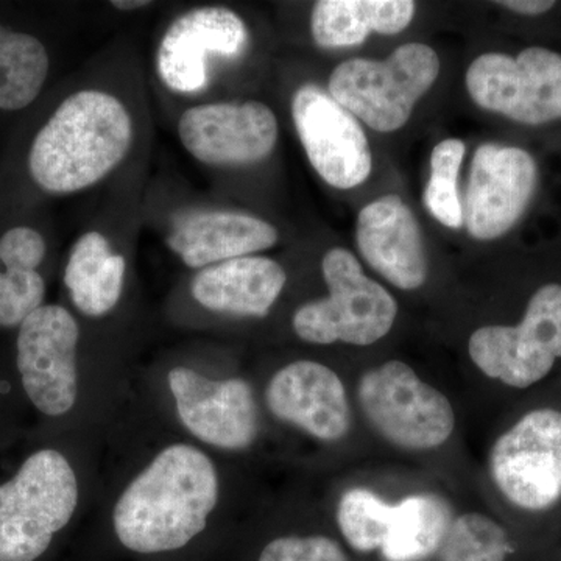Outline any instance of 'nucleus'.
Here are the masks:
<instances>
[{
	"mask_svg": "<svg viewBox=\"0 0 561 561\" xmlns=\"http://www.w3.org/2000/svg\"><path fill=\"white\" fill-rule=\"evenodd\" d=\"M219 500V478L209 457L190 445H172L121 494L114 530L138 553L176 551L206 529Z\"/></svg>",
	"mask_w": 561,
	"mask_h": 561,
	"instance_id": "f257e3e1",
	"label": "nucleus"
},
{
	"mask_svg": "<svg viewBox=\"0 0 561 561\" xmlns=\"http://www.w3.org/2000/svg\"><path fill=\"white\" fill-rule=\"evenodd\" d=\"M133 122L108 92L69 95L33 140L28 169L50 194H73L105 179L130 150Z\"/></svg>",
	"mask_w": 561,
	"mask_h": 561,
	"instance_id": "f03ea898",
	"label": "nucleus"
},
{
	"mask_svg": "<svg viewBox=\"0 0 561 561\" xmlns=\"http://www.w3.org/2000/svg\"><path fill=\"white\" fill-rule=\"evenodd\" d=\"M79 504V483L68 459L54 449L32 454L0 485V561H35Z\"/></svg>",
	"mask_w": 561,
	"mask_h": 561,
	"instance_id": "7ed1b4c3",
	"label": "nucleus"
},
{
	"mask_svg": "<svg viewBox=\"0 0 561 561\" xmlns=\"http://www.w3.org/2000/svg\"><path fill=\"white\" fill-rule=\"evenodd\" d=\"M440 73V60L432 47L409 43L387 60L365 58L343 61L331 73L330 95L373 130H400L411 119L416 102L431 90Z\"/></svg>",
	"mask_w": 561,
	"mask_h": 561,
	"instance_id": "20e7f679",
	"label": "nucleus"
},
{
	"mask_svg": "<svg viewBox=\"0 0 561 561\" xmlns=\"http://www.w3.org/2000/svg\"><path fill=\"white\" fill-rule=\"evenodd\" d=\"M330 297L301 306L294 330L301 341L368 346L389 334L398 305L381 284L368 278L359 261L345 249L328 251L321 261Z\"/></svg>",
	"mask_w": 561,
	"mask_h": 561,
	"instance_id": "39448f33",
	"label": "nucleus"
},
{
	"mask_svg": "<svg viewBox=\"0 0 561 561\" xmlns=\"http://www.w3.org/2000/svg\"><path fill=\"white\" fill-rule=\"evenodd\" d=\"M362 412L391 445L427 451L453 435L456 415L448 398L400 360L365 373L357 387Z\"/></svg>",
	"mask_w": 561,
	"mask_h": 561,
	"instance_id": "423d86ee",
	"label": "nucleus"
},
{
	"mask_svg": "<svg viewBox=\"0 0 561 561\" xmlns=\"http://www.w3.org/2000/svg\"><path fill=\"white\" fill-rule=\"evenodd\" d=\"M468 351L483 375L505 386L527 389L540 382L561 357L560 284H546L535 291L516 327L472 332Z\"/></svg>",
	"mask_w": 561,
	"mask_h": 561,
	"instance_id": "0eeeda50",
	"label": "nucleus"
},
{
	"mask_svg": "<svg viewBox=\"0 0 561 561\" xmlns=\"http://www.w3.org/2000/svg\"><path fill=\"white\" fill-rule=\"evenodd\" d=\"M467 90L483 110L526 125L561 119V55L529 47L516 57L483 54L471 62Z\"/></svg>",
	"mask_w": 561,
	"mask_h": 561,
	"instance_id": "6e6552de",
	"label": "nucleus"
},
{
	"mask_svg": "<svg viewBox=\"0 0 561 561\" xmlns=\"http://www.w3.org/2000/svg\"><path fill=\"white\" fill-rule=\"evenodd\" d=\"M490 472L516 507L541 512L561 500V412L538 409L501 435Z\"/></svg>",
	"mask_w": 561,
	"mask_h": 561,
	"instance_id": "1a4fd4ad",
	"label": "nucleus"
},
{
	"mask_svg": "<svg viewBox=\"0 0 561 561\" xmlns=\"http://www.w3.org/2000/svg\"><path fill=\"white\" fill-rule=\"evenodd\" d=\"M80 330L61 306H41L22 321L18 370L28 400L39 412L61 416L76 405L77 345Z\"/></svg>",
	"mask_w": 561,
	"mask_h": 561,
	"instance_id": "9d476101",
	"label": "nucleus"
},
{
	"mask_svg": "<svg viewBox=\"0 0 561 561\" xmlns=\"http://www.w3.org/2000/svg\"><path fill=\"white\" fill-rule=\"evenodd\" d=\"M291 117L309 162L337 190H353L371 173V150L356 117L316 84L291 99Z\"/></svg>",
	"mask_w": 561,
	"mask_h": 561,
	"instance_id": "9b49d317",
	"label": "nucleus"
},
{
	"mask_svg": "<svg viewBox=\"0 0 561 561\" xmlns=\"http://www.w3.org/2000/svg\"><path fill=\"white\" fill-rule=\"evenodd\" d=\"M537 162L519 147L483 144L471 162L463 224L478 241H493L522 219L537 190Z\"/></svg>",
	"mask_w": 561,
	"mask_h": 561,
	"instance_id": "f8f14e48",
	"label": "nucleus"
},
{
	"mask_svg": "<svg viewBox=\"0 0 561 561\" xmlns=\"http://www.w3.org/2000/svg\"><path fill=\"white\" fill-rule=\"evenodd\" d=\"M184 149L208 165H245L265 160L278 140V121L261 102L194 106L181 116Z\"/></svg>",
	"mask_w": 561,
	"mask_h": 561,
	"instance_id": "ddd939ff",
	"label": "nucleus"
},
{
	"mask_svg": "<svg viewBox=\"0 0 561 561\" xmlns=\"http://www.w3.org/2000/svg\"><path fill=\"white\" fill-rule=\"evenodd\" d=\"M169 387L181 423L198 440L239 451L256 438V401L243 379L213 381L191 368L179 367L169 373Z\"/></svg>",
	"mask_w": 561,
	"mask_h": 561,
	"instance_id": "4468645a",
	"label": "nucleus"
},
{
	"mask_svg": "<svg viewBox=\"0 0 561 561\" xmlns=\"http://www.w3.org/2000/svg\"><path fill=\"white\" fill-rule=\"evenodd\" d=\"M249 43L245 22L227 7H202L181 14L162 36L158 76L169 90L192 94L208 83L209 55L236 57Z\"/></svg>",
	"mask_w": 561,
	"mask_h": 561,
	"instance_id": "2eb2a0df",
	"label": "nucleus"
},
{
	"mask_svg": "<svg viewBox=\"0 0 561 561\" xmlns=\"http://www.w3.org/2000/svg\"><path fill=\"white\" fill-rule=\"evenodd\" d=\"M276 419L324 442L348 434L351 412L342 379L319 362L298 360L280 368L265 391Z\"/></svg>",
	"mask_w": 561,
	"mask_h": 561,
	"instance_id": "dca6fc26",
	"label": "nucleus"
},
{
	"mask_svg": "<svg viewBox=\"0 0 561 561\" xmlns=\"http://www.w3.org/2000/svg\"><path fill=\"white\" fill-rule=\"evenodd\" d=\"M357 247L362 257L390 284L415 290L427 278L419 221L400 195H383L360 210Z\"/></svg>",
	"mask_w": 561,
	"mask_h": 561,
	"instance_id": "f3484780",
	"label": "nucleus"
},
{
	"mask_svg": "<svg viewBox=\"0 0 561 561\" xmlns=\"http://www.w3.org/2000/svg\"><path fill=\"white\" fill-rule=\"evenodd\" d=\"M278 231L249 214L230 210H194L173 224L169 249L191 268H206L220 262L272 249Z\"/></svg>",
	"mask_w": 561,
	"mask_h": 561,
	"instance_id": "a211bd4d",
	"label": "nucleus"
},
{
	"mask_svg": "<svg viewBox=\"0 0 561 561\" xmlns=\"http://www.w3.org/2000/svg\"><path fill=\"white\" fill-rule=\"evenodd\" d=\"M278 262L243 256L202 268L192 280V297L214 312L265 317L286 286Z\"/></svg>",
	"mask_w": 561,
	"mask_h": 561,
	"instance_id": "6ab92c4d",
	"label": "nucleus"
},
{
	"mask_svg": "<svg viewBox=\"0 0 561 561\" xmlns=\"http://www.w3.org/2000/svg\"><path fill=\"white\" fill-rule=\"evenodd\" d=\"M411 0H320L311 16L312 38L323 49L359 46L370 33L397 35L415 16Z\"/></svg>",
	"mask_w": 561,
	"mask_h": 561,
	"instance_id": "aec40b11",
	"label": "nucleus"
},
{
	"mask_svg": "<svg viewBox=\"0 0 561 561\" xmlns=\"http://www.w3.org/2000/svg\"><path fill=\"white\" fill-rule=\"evenodd\" d=\"M127 262L111 250L108 239L87 232L70 251L65 284L76 308L88 317H102L119 301Z\"/></svg>",
	"mask_w": 561,
	"mask_h": 561,
	"instance_id": "412c9836",
	"label": "nucleus"
},
{
	"mask_svg": "<svg viewBox=\"0 0 561 561\" xmlns=\"http://www.w3.org/2000/svg\"><path fill=\"white\" fill-rule=\"evenodd\" d=\"M451 508L435 494H415L393 505L381 552L387 561H420L442 548L451 529Z\"/></svg>",
	"mask_w": 561,
	"mask_h": 561,
	"instance_id": "4be33fe9",
	"label": "nucleus"
},
{
	"mask_svg": "<svg viewBox=\"0 0 561 561\" xmlns=\"http://www.w3.org/2000/svg\"><path fill=\"white\" fill-rule=\"evenodd\" d=\"M49 73V55L28 33L0 25V110L18 111L31 105Z\"/></svg>",
	"mask_w": 561,
	"mask_h": 561,
	"instance_id": "5701e85b",
	"label": "nucleus"
},
{
	"mask_svg": "<svg viewBox=\"0 0 561 561\" xmlns=\"http://www.w3.org/2000/svg\"><path fill=\"white\" fill-rule=\"evenodd\" d=\"M465 157L460 139H446L434 147L431 154V179L424 191V205L445 227L459 230L463 225V209L457 180Z\"/></svg>",
	"mask_w": 561,
	"mask_h": 561,
	"instance_id": "b1692460",
	"label": "nucleus"
},
{
	"mask_svg": "<svg viewBox=\"0 0 561 561\" xmlns=\"http://www.w3.org/2000/svg\"><path fill=\"white\" fill-rule=\"evenodd\" d=\"M393 505L386 504L370 490L353 489L343 494L337 524L345 540L356 551L381 549L391 522Z\"/></svg>",
	"mask_w": 561,
	"mask_h": 561,
	"instance_id": "393cba45",
	"label": "nucleus"
},
{
	"mask_svg": "<svg viewBox=\"0 0 561 561\" xmlns=\"http://www.w3.org/2000/svg\"><path fill=\"white\" fill-rule=\"evenodd\" d=\"M508 552L511 542L500 524L481 513H467L453 522L440 561H505Z\"/></svg>",
	"mask_w": 561,
	"mask_h": 561,
	"instance_id": "a878e982",
	"label": "nucleus"
},
{
	"mask_svg": "<svg viewBox=\"0 0 561 561\" xmlns=\"http://www.w3.org/2000/svg\"><path fill=\"white\" fill-rule=\"evenodd\" d=\"M46 284L38 271L0 261V327H18L43 306Z\"/></svg>",
	"mask_w": 561,
	"mask_h": 561,
	"instance_id": "bb28decb",
	"label": "nucleus"
},
{
	"mask_svg": "<svg viewBox=\"0 0 561 561\" xmlns=\"http://www.w3.org/2000/svg\"><path fill=\"white\" fill-rule=\"evenodd\" d=\"M260 561H350L328 537H283L265 546Z\"/></svg>",
	"mask_w": 561,
	"mask_h": 561,
	"instance_id": "cd10ccee",
	"label": "nucleus"
},
{
	"mask_svg": "<svg viewBox=\"0 0 561 561\" xmlns=\"http://www.w3.org/2000/svg\"><path fill=\"white\" fill-rule=\"evenodd\" d=\"M46 256V242L38 231L27 227L11 228L0 238V261L36 271Z\"/></svg>",
	"mask_w": 561,
	"mask_h": 561,
	"instance_id": "c85d7f7f",
	"label": "nucleus"
},
{
	"mask_svg": "<svg viewBox=\"0 0 561 561\" xmlns=\"http://www.w3.org/2000/svg\"><path fill=\"white\" fill-rule=\"evenodd\" d=\"M501 7L524 14V16H538L556 7L552 0H502Z\"/></svg>",
	"mask_w": 561,
	"mask_h": 561,
	"instance_id": "c756f323",
	"label": "nucleus"
},
{
	"mask_svg": "<svg viewBox=\"0 0 561 561\" xmlns=\"http://www.w3.org/2000/svg\"><path fill=\"white\" fill-rule=\"evenodd\" d=\"M111 5L117 10L131 11L142 9V7H149L151 2H147V0H113Z\"/></svg>",
	"mask_w": 561,
	"mask_h": 561,
	"instance_id": "7c9ffc66",
	"label": "nucleus"
}]
</instances>
